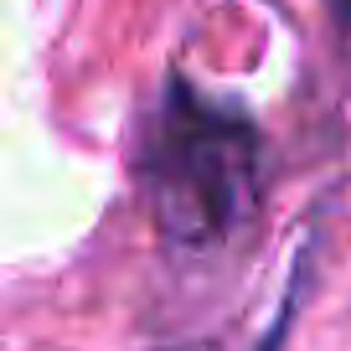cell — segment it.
Returning a JSON list of instances; mask_svg holds the SVG:
<instances>
[{
    "instance_id": "cell-1",
    "label": "cell",
    "mask_w": 351,
    "mask_h": 351,
    "mask_svg": "<svg viewBox=\"0 0 351 351\" xmlns=\"http://www.w3.org/2000/svg\"><path fill=\"white\" fill-rule=\"evenodd\" d=\"M155 228L176 248H212L258 202V134L243 114L171 83L140 155Z\"/></svg>"
}]
</instances>
